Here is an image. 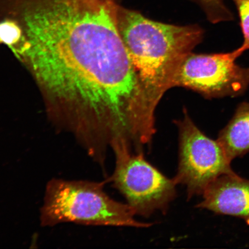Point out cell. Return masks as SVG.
I'll use <instances>...</instances> for the list:
<instances>
[{"instance_id":"obj_10","label":"cell","mask_w":249,"mask_h":249,"mask_svg":"<svg viewBox=\"0 0 249 249\" xmlns=\"http://www.w3.org/2000/svg\"><path fill=\"white\" fill-rule=\"evenodd\" d=\"M234 3L240 21L244 42L238 48L234 50L238 57H240L249 50V0H232Z\"/></svg>"},{"instance_id":"obj_2","label":"cell","mask_w":249,"mask_h":249,"mask_svg":"<svg viewBox=\"0 0 249 249\" xmlns=\"http://www.w3.org/2000/svg\"><path fill=\"white\" fill-rule=\"evenodd\" d=\"M118 31L151 108H156L185 58L202 42L198 25L176 26L149 19L117 5Z\"/></svg>"},{"instance_id":"obj_4","label":"cell","mask_w":249,"mask_h":249,"mask_svg":"<svg viewBox=\"0 0 249 249\" xmlns=\"http://www.w3.org/2000/svg\"><path fill=\"white\" fill-rule=\"evenodd\" d=\"M116 166L107 181L125 198L136 215L149 217L157 212L166 213L177 196V183L145 160L144 153L124 147L113 149Z\"/></svg>"},{"instance_id":"obj_7","label":"cell","mask_w":249,"mask_h":249,"mask_svg":"<svg viewBox=\"0 0 249 249\" xmlns=\"http://www.w3.org/2000/svg\"><path fill=\"white\" fill-rule=\"evenodd\" d=\"M197 207L242 218L249 224V180L235 173L224 174L205 189Z\"/></svg>"},{"instance_id":"obj_6","label":"cell","mask_w":249,"mask_h":249,"mask_svg":"<svg viewBox=\"0 0 249 249\" xmlns=\"http://www.w3.org/2000/svg\"><path fill=\"white\" fill-rule=\"evenodd\" d=\"M234 52L214 54L191 53L183 60L174 87L194 90L207 99L236 98L249 87V68L236 63Z\"/></svg>"},{"instance_id":"obj_3","label":"cell","mask_w":249,"mask_h":249,"mask_svg":"<svg viewBox=\"0 0 249 249\" xmlns=\"http://www.w3.org/2000/svg\"><path fill=\"white\" fill-rule=\"evenodd\" d=\"M105 182L53 178L47 183L40 210L42 227L62 223L147 228L151 223L135 219L127 204L113 200L105 192Z\"/></svg>"},{"instance_id":"obj_9","label":"cell","mask_w":249,"mask_h":249,"mask_svg":"<svg viewBox=\"0 0 249 249\" xmlns=\"http://www.w3.org/2000/svg\"><path fill=\"white\" fill-rule=\"evenodd\" d=\"M225 0H197L203 9L207 19L213 24L232 21V12L227 7Z\"/></svg>"},{"instance_id":"obj_8","label":"cell","mask_w":249,"mask_h":249,"mask_svg":"<svg viewBox=\"0 0 249 249\" xmlns=\"http://www.w3.org/2000/svg\"><path fill=\"white\" fill-rule=\"evenodd\" d=\"M217 142L230 162L249 152V102L237 106L231 120L220 132Z\"/></svg>"},{"instance_id":"obj_1","label":"cell","mask_w":249,"mask_h":249,"mask_svg":"<svg viewBox=\"0 0 249 249\" xmlns=\"http://www.w3.org/2000/svg\"><path fill=\"white\" fill-rule=\"evenodd\" d=\"M114 0H30L15 53L51 103L55 123L93 159L109 148L144 150L151 108L118 31Z\"/></svg>"},{"instance_id":"obj_5","label":"cell","mask_w":249,"mask_h":249,"mask_svg":"<svg viewBox=\"0 0 249 249\" xmlns=\"http://www.w3.org/2000/svg\"><path fill=\"white\" fill-rule=\"evenodd\" d=\"M179 135V160L174 179L185 186L188 198L203 194L218 177L235 173L219 142L208 138L196 125L183 109L182 119L177 120Z\"/></svg>"}]
</instances>
